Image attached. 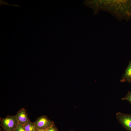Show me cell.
<instances>
[{
    "label": "cell",
    "mask_w": 131,
    "mask_h": 131,
    "mask_svg": "<svg viewBox=\"0 0 131 131\" xmlns=\"http://www.w3.org/2000/svg\"><path fill=\"white\" fill-rule=\"evenodd\" d=\"M0 131H8L3 128V129L2 130H0Z\"/></svg>",
    "instance_id": "11"
},
{
    "label": "cell",
    "mask_w": 131,
    "mask_h": 131,
    "mask_svg": "<svg viewBox=\"0 0 131 131\" xmlns=\"http://www.w3.org/2000/svg\"><path fill=\"white\" fill-rule=\"evenodd\" d=\"M75 131L73 130H69V131Z\"/></svg>",
    "instance_id": "12"
},
{
    "label": "cell",
    "mask_w": 131,
    "mask_h": 131,
    "mask_svg": "<svg viewBox=\"0 0 131 131\" xmlns=\"http://www.w3.org/2000/svg\"><path fill=\"white\" fill-rule=\"evenodd\" d=\"M14 131H25L23 125L18 124L17 127Z\"/></svg>",
    "instance_id": "8"
},
{
    "label": "cell",
    "mask_w": 131,
    "mask_h": 131,
    "mask_svg": "<svg viewBox=\"0 0 131 131\" xmlns=\"http://www.w3.org/2000/svg\"><path fill=\"white\" fill-rule=\"evenodd\" d=\"M23 126L25 131H36L37 129L33 123L29 119L28 122Z\"/></svg>",
    "instance_id": "6"
},
{
    "label": "cell",
    "mask_w": 131,
    "mask_h": 131,
    "mask_svg": "<svg viewBox=\"0 0 131 131\" xmlns=\"http://www.w3.org/2000/svg\"><path fill=\"white\" fill-rule=\"evenodd\" d=\"M0 125L7 130L14 131L18 124L16 115H8L4 118H0Z\"/></svg>",
    "instance_id": "1"
},
{
    "label": "cell",
    "mask_w": 131,
    "mask_h": 131,
    "mask_svg": "<svg viewBox=\"0 0 131 131\" xmlns=\"http://www.w3.org/2000/svg\"><path fill=\"white\" fill-rule=\"evenodd\" d=\"M122 99L128 101L131 104V91H128L126 96L122 98Z\"/></svg>",
    "instance_id": "7"
},
{
    "label": "cell",
    "mask_w": 131,
    "mask_h": 131,
    "mask_svg": "<svg viewBox=\"0 0 131 131\" xmlns=\"http://www.w3.org/2000/svg\"><path fill=\"white\" fill-rule=\"evenodd\" d=\"M119 123L127 131H131V114H127L118 112L116 114Z\"/></svg>",
    "instance_id": "2"
},
{
    "label": "cell",
    "mask_w": 131,
    "mask_h": 131,
    "mask_svg": "<svg viewBox=\"0 0 131 131\" xmlns=\"http://www.w3.org/2000/svg\"><path fill=\"white\" fill-rule=\"evenodd\" d=\"M120 82H131V59L123 75Z\"/></svg>",
    "instance_id": "5"
},
{
    "label": "cell",
    "mask_w": 131,
    "mask_h": 131,
    "mask_svg": "<svg viewBox=\"0 0 131 131\" xmlns=\"http://www.w3.org/2000/svg\"><path fill=\"white\" fill-rule=\"evenodd\" d=\"M33 123L37 129L45 130L47 129L54 124L53 121L45 115L38 117Z\"/></svg>",
    "instance_id": "3"
},
{
    "label": "cell",
    "mask_w": 131,
    "mask_h": 131,
    "mask_svg": "<svg viewBox=\"0 0 131 131\" xmlns=\"http://www.w3.org/2000/svg\"><path fill=\"white\" fill-rule=\"evenodd\" d=\"M15 115L18 123L23 125L27 123L29 120L26 110L23 108L18 111Z\"/></svg>",
    "instance_id": "4"
},
{
    "label": "cell",
    "mask_w": 131,
    "mask_h": 131,
    "mask_svg": "<svg viewBox=\"0 0 131 131\" xmlns=\"http://www.w3.org/2000/svg\"><path fill=\"white\" fill-rule=\"evenodd\" d=\"M46 131H58V130L57 128L54 124L47 129Z\"/></svg>",
    "instance_id": "9"
},
{
    "label": "cell",
    "mask_w": 131,
    "mask_h": 131,
    "mask_svg": "<svg viewBox=\"0 0 131 131\" xmlns=\"http://www.w3.org/2000/svg\"><path fill=\"white\" fill-rule=\"evenodd\" d=\"M47 129H37L36 131H46Z\"/></svg>",
    "instance_id": "10"
}]
</instances>
